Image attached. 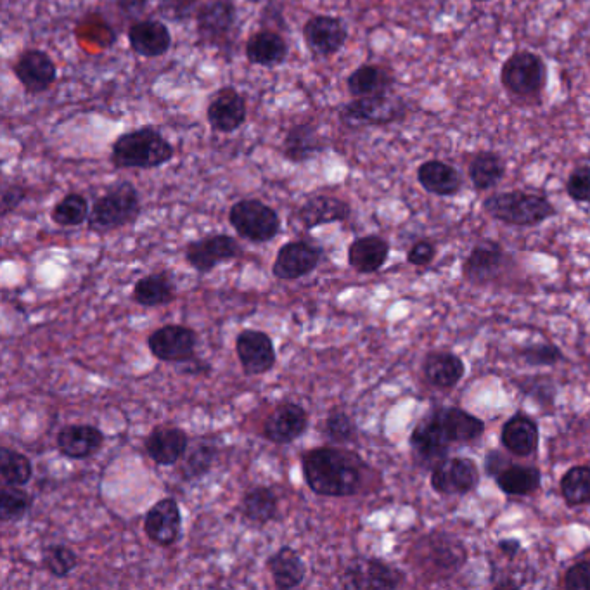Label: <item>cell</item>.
I'll return each mask as SVG.
<instances>
[{
  "label": "cell",
  "mask_w": 590,
  "mask_h": 590,
  "mask_svg": "<svg viewBox=\"0 0 590 590\" xmlns=\"http://www.w3.org/2000/svg\"><path fill=\"white\" fill-rule=\"evenodd\" d=\"M466 372L461 357L452 352H431L423 362V374L430 385L449 390L461 381Z\"/></svg>",
  "instance_id": "4dcf8cb0"
},
{
  "label": "cell",
  "mask_w": 590,
  "mask_h": 590,
  "mask_svg": "<svg viewBox=\"0 0 590 590\" xmlns=\"http://www.w3.org/2000/svg\"><path fill=\"white\" fill-rule=\"evenodd\" d=\"M322 250L307 241H293L284 244L277 253L272 272L277 279L293 281L308 276L321 263Z\"/></svg>",
  "instance_id": "e0dca14e"
},
{
  "label": "cell",
  "mask_w": 590,
  "mask_h": 590,
  "mask_svg": "<svg viewBox=\"0 0 590 590\" xmlns=\"http://www.w3.org/2000/svg\"><path fill=\"white\" fill-rule=\"evenodd\" d=\"M516 267L513 257L506 253L501 244L495 241H483L476 244L462 265V276L468 283L476 286H488L499 283Z\"/></svg>",
  "instance_id": "ba28073f"
},
{
  "label": "cell",
  "mask_w": 590,
  "mask_h": 590,
  "mask_svg": "<svg viewBox=\"0 0 590 590\" xmlns=\"http://www.w3.org/2000/svg\"><path fill=\"white\" fill-rule=\"evenodd\" d=\"M417 182L421 184L426 193L449 198L456 196L462 189V175L454 165L445 161H424L417 168Z\"/></svg>",
  "instance_id": "d4e9b609"
},
{
  "label": "cell",
  "mask_w": 590,
  "mask_h": 590,
  "mask_svg": "<svg viewBox=\"0 0 590 590\" xmlns=\"http://www.w3.org/2000/svg\"><path fill=\"white\" fill-rule=\"evenodd\" d=\"M26 199V189L20 184H6L2 189V217L13 213Z\"/></svg>",
  "instance_id": "816d5d0a"
},
{
  "label": "cell",
  "mask_w": 590,
  "mask_h": 590,
  "mask_svg": "<svg viewBox=\"0 0 590 590\" xmlns=\"http://www.w3.org/2000/svg\"><path fill=\"white\" fill-rule=\"evenodd\" d=\"M89 215L87 198L82 194L70 193L52 208L51 219L61 227H78L89 220Z\"/></svg>",
  "instance_id": "60d3db41"
},
{
  "label": "cell",
  "mask_w": 590,
  "mask_h": 590,
  "mask_svg": "<svg viewBox=\"0 0 590 590\" xmlns=\"http://www.w3.org/2000/svg\"><path fill=\"white\" fill-rule=\"evenodd\" d=\"M144 532L156 546L170 547L180 539L182 514L174 499L156 502L144 520Z\"/></svg>",
  "instance_id": "d6986e66"
},
{
  "label": "cell",
  "mask_w": 590,
  "mask_h": 590,
  "mask_svg": "<svg viewBox=\"0 0 590 590\" xmlns=\"http://www.w3.org/2000/svg\"><path fill=\"white\" fill-rule=\"evenodd\" d=\"M303 39L308 51L317 58H329L345 47L348 28L340 18L329 14H317L303 26Z\"/></svg>",
  "instance_id": "8fae6325"
},
{
  "label": "cell",
  "mask_w": 590,
  "mask_h": 590,
  "mask_svg": "<svg viewBox=\"0 0 590 590\" xmlns=\"http://www.w3.org/2000/svg\"><path fill=\"white\" fill-rule=\"evenodd\" d=\"M433 417L442 426L443 433L447 435L450 443H473L480 440L485 433V423L480 417L473 416L457 407L440 409L433 414Z\"/></svg>",
  "instance_id": "83f0119b"
},
{
  "label": "cell",
  "mask_w": 590,
  "mask_h": 590,
  "mask_svg": "<svg viewBox=\"0 0 590 590\" xmlns=\"http://www.w3.org/2000/svg\"><path fill=\"white\" fill-rule=\"evenodd\" d=\"M435 255H437V246L428 239H421L407 253V262L416 265V267H424V265L433 262Z\"/></svg>",
  "instance_id": "f907efd6"
},
{
  "label": "cell",
  "mask_w": 590,
  "mask_h": 590,
  "mask_svg": "<svg viewBox=\"0 0 590 590\" xmlns=\"http://www.w3.org/2000/svg\"><path fill=\"white\" fill-rule=\"evenodd\" d=\"M103 431L90 424H70L59 431L58 449L70 459H87L101 450Z\"/></svg>",
  "instance_id": "cb8c5ba5"
},
{
  "label": "cell",
  "mask_w": 590,
  "mask_h": 590,
  "mask_svg": "<svg viewBox=\"0 0 590 590\" xmlns=\"http://www.w3.org/2000/svg\"><path fill=\"white\" fill-rule=\"evenodd\" d=\"M199 0H156L161 18L174 23H184L198 13Z\"/></svg>",
  "instance_id": "7dc6e473"
},
{
  "label": "cell",
  "mask_w": 590,
  "mask_h": 590,
  "mask_svg": "<svg viewBox=\"0 0 590 590\" xmlns=\"http://www.w3.org/2000/svg\"><path fill=\"white\" fill-rule=\"evenodd\" d=\"M518 357L525 362L526 366L532 367L556 366L558 362L565 359L563 352L551 343H540V345L521 348Z\"/></svg>",
  "instance_id": "f6af8a7d"
},
{
  "label": "cell",
  "mask_w": 590,
  "mask_h": 590,
  "mask_svg": "<svg viewBox=\"0 0 590 590\" xmlns=\"http://www.w3.org/2000/svg\"><path fill=\"white\" fill-rule=\"evenodd\" d=\"M149 0H116V9L118 13L122 14L125 20L135 21L141 20L146 9H148Z\"/></svg>",
  "instance_id": "db71d44e"
},
{
  "label": "cell",
  "mask_w": 590,
  "mask_h": 590,
  "mask_svg": "<svg viewBox=\"0 0 590 590\" xmlns=\"http://www.w3.org/2000/svg\"><path fill=\"white\" fill-rule=\"evenodd\" d=\"M42 565L45 570L51 573L52 577L65 578L77 568V554L71 547L52 544V546L45 547L42 552Z\"/></svg>",
  "instance_id": "7bdbcfd3"
},
{
  "label": "cell",
  "mask_w": 590,
  "mask_h": 590,
  "mask_svg": "<svg viewBox=\"0 0 590 590\" xmlns=\"http://www.w3.org/2000/svg\"><path fill=\"white\" fill-rule=\"evenodd\" d=\"M189 438L179 428H158L146 438V452L156 464L172 466L186 456Z\"/></svg>",
  "instance_id": "4316f807"
},
{
  "label": "cell",
  "mask_w": 590,
  "mask_h": 590,
  "mask_svg": "<svg viewBox=\"0 0 590 590\" xmlns=\"http://www.w3.org/2000/svg\"><path fill=\"white\" fill-rule=\"evenodd\" d=\"M175 298V286L167 272L142 277L134 286V300L142 307H158Z\"/></svg>",
  "instance_id": "d590c367"
},
{
  "label": "cell",
  "mask_w": 590,
  "mask_h": 590,
  "mask_svg": "<svg viewBox=\"0 0 590 590\" xmlns=\"http://www.w3.org/2000/svg\"><path fill=\"white\" fill-rule=\"evenodd\" d=\"M308 416L302 405H279L263 424V435L274 443H291L307 431Z\"/></svg>",
  "instance_id": "44dd1931"
},
{
  "label": "cell",
  "mask_w": 590,
  "mask_h": 590,
  "mask_svg": "<svg viewBox=\"0 0 590 590\" xmlns=\"http://www.w3.org/2000/svg\"><path fill=\"white\" fill-rule=\"evenodd\" d=\"M141 215V198L129 180H118L90 208L89 229L92 232L116 231L132 224Z\"/></svg>",
  "instance_id": "3957f363"
},
{
  "label": "cell",
  "mask_w": 590,
  "mask_h": 590,
  "mask_svg": "<svg viewBox=\"0 0 590 590\" xmlns=\"http://www.w3.org/2000/svg\"><path fill=\"white\" fill-rule=\"evenodd\" d=\"M566 191L577 203H590V165H582L571 172L566 180Z\"/></svg>",
  "instance_id": "c3c4849f"
},
{
  "label": "cell",
  "mask_w": 590,
  "mask_h": 590,
  "mask_svg": "<svg viewBox=\"0 0 590 590\" xmlns=\"http://www.w3.org/2000/svg\"><path fill=\"white\" fill-rule=\"evenodd\" d=\"M14 77L28 94H42L58 80V66L40 49H26L13 65Z\"/></svg>",
  "instance_id": "4fadbf2b"
},
{
  "label": "cell",
  "mask_w": 590,
  "mask_h": 590,
  "mask_svg": "<svg viewBox=\"0 0 590 590\" xmlns=\"http://www.w3.org/2000/svg\"><path fill=\"white\" fill-rule=\"evenodd\" d=\"M483 210L502 224L516 227H533L556 215V208L549 199L525 191H509L488 196Z\"/></svg>",
  "instance_id": "277c9868"
},
{
  "label": "cell",
  "mask_w": 590,
  "mask_h": 590,
  "mask_svg": "<svg viewBox=\"0 0 590 590\" xmlns=\"http://www.w3.org/2000/svg\"><path fill=\"white\" fill-rule=\"evenodd\" d=\"M469 179L476 191H488L506 175V161L495 151H481L469 163Z\"/></svg>",
  "instance_id": "e575fe53"
},
{
  "label": "cell",
  "mask_w": 590,
  "mask_h": 590,
  "mask_svg": "<svg viewBox=\"0 0 590 590\" xmlns=\"http://www.w3.org/2000/svg\"><path fill=\"white\" fill-rule=\"evenodd\" d=\"M241 511L246 520L265 525L277 514V495L267 487H255L244 494Z\"/></svg>",
  "instance_id": "8d00e7d4"
},
{
  "label": "cell",
  "mask_w": 590,
  "mask_h": 590,
  "mask_svg": "<svg viewBox=\"0 0 590 590\" xmlns=\"http://www.w3.org/2000/svg\"><path fill=\"white\" fill-rule=\"evenodd\" d=\"M262 25L265 30H272V32H279V26H281V30L286 28L283 7L276 4V0H270L269 4L263 7Z\"/></svg>",
  "instance_id": "f5cc1de1"
},
{
  "label": "cell",
  "mask_w": 590,
  "mask_h": 590,
  "mask_svg": "<svg viewBox=\"0 0 590 590\" xmlns=\"http://www.w3.org/2000/svg\"><path fill=\"white\" fill-rule=\"evenodd\" d=\"M270 575L274 578V584L279 589H295L302 585L305 580V563H303L300 554L293 547L284 546L279 551L274 552L267 561Z\"/></svg>",
  "instance_id": "836d02e7"
},
{
  "label": "cell",
  "mask_w": 590,
  "mask_h": 590,
  "mask_svg": "<svg viewBox=\"0 0 590 590\" xmlns=\"http://www.w3.org/2000/svg\"><path fill=\"white\" fill-rule=\"evenodd\" d=\"M32 462L16 450H0V476L4 485L9 487H25L32 480Z\"/></svg>",
  "instance_id": "ab89813d"
},
{
  "label": "cell",
  "mask_w": 590,
  "mask_h": 590,
  "mask_svg": "<svg viewBox=\"0 0 590 590\" xmlns=\"http://www.w3.org/2000/svg\"><path fill=\"white\" fill-rule=\"evenodd\" d=\"M475 2H490V0H475Z\"/></svg>",
  "instance_id": "9f6ffc18"
},
{
  "label": "cell",
  "mask_w": 590,
  "mask_h": 590,
  "mask_svg": "<svg viewBox=\"0 0 590 590\" xmlns=\"http://www.w3.org/2000/svg\"><path fill=\"white\" fill-rule=\"evenodd\" d=\"M324 435L334 443L353 442L355 435H357V428L347 412L334 411L326 419Z\"/></svg>",
  "instance_id": "bcb514c9"
},
{
  "label": "cell",
  "mask_w": 590,
  "mask_h": 590,
  "mask_svg": "<svg viewBox=\"0 0 590 590\" xmlns=\"http://www.w3.org/2000/svg\"><path fill=\"white\" fill-rule=\"evenodd\" d=\"M238 21V9L232 0H210L196 13L199 42L206 45L227 44Z\"/></svg>",
  "instance_id": "30bf717a"
},
{
  "label": "cell",
  "mask_w": 590,
  "mask_h": 590,
  "mask_svg": "<svg viewBox=\"0 0 590 590\" xmlns=\"http://www.w3.org/2000/svg\"><path fill=\"white\" fill-rule=\"evenodd\" d=\"M480 475L475 462L466 457L442 459L431 471V487L442 495H464L475 490Z\"/></svg>",
  "instance_id": "5bb4252c"
},
{
  "label": "cell",
  "mask_w": 590,
  "mask_h": 590,
  "mask_svg": "<svg viewBox=\"0 0 590 590\" xmlns=\"http://www.w3.org/2000/svg\"><path fill=\"white\" fill-rule=\"evenodd\" d=\"M352 208L347 201L331 196V194H315L303 203L298 219L305 229H315L321 225L334 224L347 220Z\"/></svg>",
  "instance_id": "603a6c76"
},
{
  "label": "cell",
  "mask_w": 590,
  "mask_h": 590,
  "mask_svg": "<svg viewBox=\"0 0 590 590\" xmlns=\"http://www.w3.org/2000/svg\"><path fill=\"white\" fill-rule=\"evenodd\" d=\"M130 49L142 58H161L172 47V33L160 20H139L127 32Z\"/></svg>",
  "instance_id": "ffe728a7"
},
{
  "label": "cell",
  "mask_w": 590,
  "mask_h": 590,
  "mask_svg": "<svg viewBox=\"0 0 590 590\" xmlns=\"http://www.w3.org/2000/svg\"><path fill=\"white\" fill-rule=\"evenodd\" d=\"M241 244L227 234H213L187 244L186 260L201 274L212 272L220 263L241 257Z\"/></svg>",
  "instance_id": "7c38bea8"
},
{
  "label": "cell",
  "mask_w": 590,
  "mask_h": 590,
  "mask_svg": "<svg viewBox=\"0 0 590 590\" xmlns=\"http://www.w3.org/2000/svg\"><path fill=\"white\" fill-rule=\"evenodd\" d=\"M566 590H590V561H580L571 566L565 575Z\"/></svg>",
  "instance_id": "681fc988"
},
{
  "label": "cell",
  "mask_w": 590,
  "mask_h": 590,
  "mask_svg": "<svg viewBox=\"0 0 590 590\" xmlns=\"http://www.w3.org/2000/svg\"><path fill=\"white\" fill-rule=\"evenodd\" d=\"M366 464L352 450L319 447L303 456V475L317 495L348 497L362 487Z\"/></svg>",
  "instance_id": "6da1fadb"
},
{
  "label": "cell",
  "mask_w": 590,
  "mask_h": 590,
  "mask_svg": "<svg viewBox=\"0 0 590 590\" xmlns=\"http://www.w3.org/2000/svg\"><path fill=\"white\" fill-rule=\"evenodd\" d=\"M539 426L523 414L507 419L502 426L501 442L514 456L528 457L539 447Z\"/></svg>",
  "instance_id": "f1b7e54d"
},
{
  "label": "cell",
  "mask_w": 590,
  "mask_h": 590,
  "mask_svg": "<svg viewBox=\"0 0 590 590\" xmlns=\"http://www.w3.org/2000/svg\"><path fill=\"white\" fill-rule=\"evenodd\" d=\"M407 111L409 104L405 103L404 97L386 92L378 96L353 99L341 108L340 120L348 129L386 127L404 120Z\"/></svg>",
  "instance_id": "5b68a950"
},
{
  "label": "cell",
  "mask_w": 590,
  "mask_h": 590,
  "mask_svg": "<svg viewBox=\"0 0 590 590\" xmlns=\"http://www.w3.org/2000/svg\"><path fill=\"white\" fill-rule=\"evenodd\" d=\"M148 345L156 359L165 362H187L193 360L198 336L193 329L186 326L168 324L149 336Z\"/></svg>",
  "instance_id": "9a60e30c"
},
{
  "label": "cell",
  "mask_w": 590,
  "mask_h": 590,
  "mask_svg": "<svg viewBox=\"0 0 590 590\" xmlns=\"http://www.w3.org/2000/svg\"><path fill=\"white\" fill-rule=\"evenodd\" d=\"M499 549L507 558H516L521 551V542L518 539H504L499 542Z\"/></svg>",
  "instance_id": "11a10c76"
},
{
  "label": "cell",
  "mask_w": 590,
  "mask_h": 590,
  "mask_svg": "<svg viewBox=\"0 0 590 590\" xmlns=\"http://www.w3.org/2000/svg\"><path fill=\"white\" fill-rule=\"evenodd\" d=\"M244 54L251 65L272 68L283 65L288 59L289 47L281 33L263 28L248 39Z\"/></svg>",
  "instance_id": "484cf974"
},
{
  "label": "cell",
  "mask_w": 590,
  "mask_h": 590,
  "mask_svg": "<svg viewBox=\"0 0 590 590\" xmlns=\"http://www.w3.org/2000/svg\"><path fill=\"white\" fill-rule=\"evenodd\" d=\"M328 148L326 139L322 137L319 129L312 123H298L295 127L288 130L284 135L283 156L291 163H305V161L314 160L317 154L324 153Z\"/></svg>",
  "instance_id": "7402d4cb"
},
{
  "label": "cell",
  "mask_w": 590,
  "mask_h": 590,
  "mask_svg": "<svg viewBox=\"0 0 590 590\" xmlns=\"http://www.w3.org/2000/svg\"><path fill=\"white\" fill-rule=\"evenodd\" d=\"M32 495L20 487L4 485L0 492V518L2 521H18L32 509Z\"/></svg>",
  "instance_id": "ee69618b"
},
{
  "label": "cell",
  "mask_w": 590,
  "mask_h": 590,
  "mask_svg": "<svg viewBox=\"0 0 590 590\" xmlns=\"http://www.w3.org/2000/svg\"><path fill=\"white\" fill-rule=\"evenodd\" d=\"M217 457V447L210 442H199L184 459L182 464V478L186 481L198 480L212 469L213 461Z\"/></svg>",
  "instance_id": "b9f144b4"
},
{
  "label": "cell",
  "mask_w": 590,
  "mask_h": 590,
  "mask_svg": "<svg viewBox=\"0 0 590 590\" xmlns=\"http://www.w3.org/2000/svg\"><path fill=\"white\" fill-rule=\"evenodd\" d=\"M497 478V487L501 488L506 495H528L533 494L540 487V471L537 468H526V466H513L502 469Z\"/></svg>",
  "instance_id": "74e56055"
},
{
  "label": "cell",
  "mask_w": 590,
  "mask_h": 590,
  "mask_svg": "<svg viewBox=\"0 0 590 590\" xmlns=\"http://www.w3.org/2000/svg\"><path fill=\"white\" fill-rule=\"evenodd\" d=\"M450 445L452 443L433 416L421 421L412 431V450L416 452V456L423 457L426 461H442L447 456Z\"/></svg>",
  "instance_id": "1f68e13d"
},
{
  "label": "cell",
  "mask_w": 590,
  "mask_h": 590,
  "mask_svg": "<svg viewBox=\"0 0 590 590\" xmlns=\"http://www.w3.org/2000/svg\"><path fill=\"white\" fill-rule=\"evenodd\" d=\"M248 118V106L238 90L220 89L206 108V122L215 132L232 134L243 127Z\"/></svg>",
  "instance_id": "2e32d148"
},
{
  "label": "cell",
  "mask_w": 590,
  "mask_h": 590,
  "mask_svg": "<svg viewBox=\"0 0 590 590\" xmlns=\"http://www.w3.org/2000/svg\"><path fill=\"white\" fill-rule=\"evenodd\" d=\"M229 222L251 243H269L281 232L279 213L260 199H241L232 205Z\"/></svg>",
  "instance_id": "52a82bcc"
},
{
  "label": "cell",
  "mask_w": 590,
  "mask_h": 590,
  "mask_svg": "<svg viewBox=\"0 0 590 590\" xmlns=\"http://www.w3.org/2000/svg\"><path fill=\"white\" fill-rule=\"evenodd\" d=\"M501 84L513 97H539L547 84V66L544 59L535 52H514L502 65Z\"/></svg>",
  "instance_id": "8992f818"
},
{
  "label": "cell",
  "mask_w": 590,
  "mask_h": 590,
  "mask_svg": "<svg viewBox=\"0 0 590 590\" xmlns=\"http://www.w3.org/2000/svg\"><path fill=\"white\" fill-rule=\"evenodd\" d=\"M175 149L153 125L118 135L111 146V163L120 170H151L174 160Z\"/></svg>",
  "instance_id": "7a4b0ae2"
},
{
  "label": "cell",
  "mask_w": 590,
  "mask_h": 590,
  "mask_svg": "<svg viewBox=\"0 0 590 590\" xmlns=\"http://www.w3.org/2000/svg\"><path fill=\"white\" fill-rule=\"evenodd\" d=\"M404 584V573L378 558L352 561L341 577V587L352 590L397 589Z\"/></svg>",
  "instance_id": "9c48e42d"
},
{
  "label": "cell",
  "mask_w": 590,
  "mask_h": 590,
  "mask_svg": "<svg viewBox=\"0 0 590 590\" xmlns=\"http://www.w3.org/2000/svg\"><path fill=\"white\" fill-rule=\"evenodd\" d=\"M347 89L353 99L378 96V94L393 92L395 77L385 66L362 65L348 75Z\"/></svg>",
  "instance_id": "f546056e"
},
{
  "label": "cell",
  "mask_w": 590,
  "mask_h": 590,
  "mask_svg": "<svg viewBox=\"0 0 590 590\" xmlns=\"http://www.w3.org/2000/svg\"><path fill=\"white\" fill-rule=\"evenodd\" d=\"M561 495L571 507L590 504V466H575L561 478Z\"/></svg>",
  "instance_id": "f35d334b"
},
{
  "label": "cell",
  "mask_w": 590,
  "mask_h": 590,
  "mask_svg": "<svg viewBox=\"0 0 590 590\" xmlns=\"http://www.w3.org/2000/svg\"><path fill=\"white\" fill-rule=\"evenodd\" d=\"M390 255V244L379 236L355 239L348 248V263L360 274H372L385 265Z\"/></svg>",
  "instance_id": "d6a6232c"
},
{
  "label": "cell",
  "mask_w": 590,
  "mask_h": 590,
  "mask_svg": "<svg viewBox=\"0 0 590 590\" xmlns=\"http://www.w3.org/2000/svg\"><path fill=\"white\" fill-rule=\"evenodd\" d=\"M236 352L248 376H258L276 366V348L269 334L262 331L248 329L239 334L236 340Z\"/></svg>",
  "instance_id": "ac0fdd59"
}]
</instances>
